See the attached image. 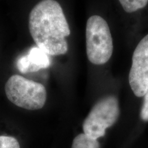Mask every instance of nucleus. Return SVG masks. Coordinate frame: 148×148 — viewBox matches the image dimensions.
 <instances>
[{
  "label": "nucleus",
  "instance_id": "nucleus-1",
  "mask_svg": "<svg viewBox=\"0 0 148 148\" xmlns=\"http://www.w3.org/2000/svg\"><path fill=\"white\" fill-rule=\"evenodd\" d=\"M29 30L37 47L48 55H63L67 51L66 37L71 31L62 7L56 0H41L33 7Z\"/></svg>",
  "mask_w": 148,
  "mask_h": 148
},
{
  "label": "nucleus",
  "instance_id": "nucleus-2",
  "mask_svg": "<svg viewBox=\"0 0 148 148\" xmlns=\"http://www.w3.org/2000/svg\"><path fill=\"white\" fill-rule=\"evenodd\" d=\"M5 92L12 103L29 110L41 109L47 99V91L43 84L18 75H12L8 79Z\"/></svg>",
  "mask_w": 148,
  "mask_h": 148
},
{
  "label": "nucleus",
  "instance_id": "nucleus-3",
  "mask_svg": "<svg viewBox=\"0 0 148 148\" xmlns=\"http://www.w3.org/2000/svg\"><path fill=\"white\" fill-rule=\"evenodd\" d=\"M86 55L92 64H103L110 60L113 43L108 23L98 15L91 16L86 27Z\"/></svg>",
  "mask_w": 148,
  "mask_h": 148
},
{
  "label": "nucleus",
  "instance_id": "nucleus-4",
  "mask_svg": "<svg viewBox=\"0 0 148 148\" xmlns=\"http://www.w3.org/2000/svg\"><path fill=\"white\" fill-rule=\"evenodd\" d=\"M120 113L119 101L114 96H108L97 101L83 123L84 134L97 140L106 134V130L113 125Z\"/></svg>",
  "mask_w": 148,
  "mask_h": 148
},
{
  "label": "nucleus",
  "instance_id": "nucleus-5",
  "mask_svg": "<svg viewBox=\"0 0 148 148\" xmlns=\"http://www.w3.org/2000/svg\"><path fill=\"white\" fill-rule=\"evenodd\" d=\"M129 83L136 97L145 95L148 89V34L140 40L133 53Z\"/></svg>",
  "mask_w": 148,
  "mask_h": 148
},
{
  "label": "nucleus",
  "instance_id": "nucleus-6",
  "mask_svg": "<svg viewBox=\"0 0 148 148\" xmlns=\"http://www.w3.org/2000/svg\"><path fill=\"white\" fill-rule=\"evenodd\" d=\"M49 55L38 47H32L27 54L22 56L16 61V67L23 73L38 71L50 66Z\"/></svg>",
  "mask_w": 148,
  "mask_h": 148
},
{
  "label": "nucleus",
  "instance_id": "nucleus-7",
  "mask_svg": "<svg viewBox=\"0 0 148 148\" xmlns=\"http://www.w3.org/2000/svg\"><path fill=\"white\" fill-rule=\"evenodd\" d=\"M71 148H99V143L82 133L74 138Z\"/></svg>",
  "mask_w": 148,
  "mask_h": 148
},
{
  "label": "nucleus",
  "instance_id": "nucleus-8",
  "mask_svg": "<svg viewBox=\"0 0 148 148\" xmlns=\"http://www.w3.org/2000/svg\"><path fill=\"white\" fill-rule=\"evenodd\" d=\"M125 12H134L144 8L148 3V0H119Z\"/></svg>",
  "mask_w": 148,
  "mask_h": 148
},
{
  "label": "nucleus",
  "instance_id": "nucleus-9",
  "mask_svg": "<svg viewBox=\"0 0 148 148\" xmlns=\"http://www.w3.org/2000/svg\"><path fill=\"white\" fill-rule=\"evenodd\" d=\"M0 148H21L16 138L10 136H0Z\"/></svg>",
  "mask_w": 148,
  "mask_h": 148
},
{
  "label": "nucleus",
  "instance_id": "nucleus-10",
  "mask_svg": "<svg viewBox=\"0 0 148 148\" xmlns=\"http://www.w3.org/2000/svg\"><path fill=\"white\" fill-rule=\"evenodd\" d=\"M143 101L140 110V118L144 121H148V89L143 96Z\"/></svg>",
  "mask_w": 148,
  "mask_h": 148
}]
</instances>
